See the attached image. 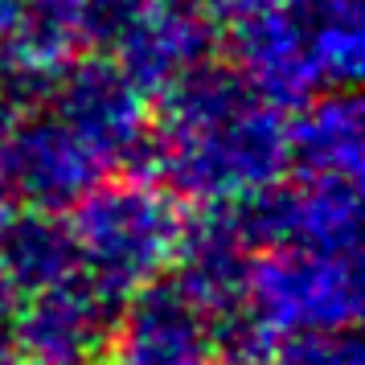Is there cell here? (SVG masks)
I'll use <instances>...</instances> for the list:
<instances>
[{"label":"cell","instance_id":"obj_18","mask_svg":"<svg viewBox=\"0 0 365 365\" xmlns=\"http://www.w3.org/2000/svg\"><path fill=\"white\" fill-rule=\"evenodd\" d=\"M86 365H103V361H86Z\"/></svg>","mask_w":365,"mask_h":365},{"label":"cell","instance_id":"obj_1","mask_svg":"<svg viewBox=\"0 0 365 365\" xmlns=\"http://www.w3.org/2000/svg\"><path fill=\"white\" fill-rule=\"evenodd\" d=\"M148 160L173 197L230 205L287 173L283 107L255 95L238 70L205 62L160 95Z\"/></svg>","mask_w":365,"mask_h":365},{"label":"cell","instance_id":"obj_10","mask_svg":"<svg viewBox=\"0 0 365 365\" xmlns=\"http://www.w3.org/2000/svg\"><path fill=\"white\" fill-rule=\"evenodd\" d=\"M255 250L242 238L230 205H201V217L185 222V238L177 250V287L197 304L201 312L222 316L247 304V275Z\"/></svg>","mask_w":365,"mask_h":365},{"label":"cell","instance_id":"obj_6","mask_svg":"<svg viewBox=\"0 0 365 365\" xmlns=\"http://www.w3.org/2000/svg\"><path fill=\"white\" fill-rule=\"evenodd\" d=\"M115 66L144 95H165L214 53V21L193 0H135L111 37Z\"/></svg>","mask_w":365,"mask_h":365},{"label":"cell","instance_id":"obj_17","mask_svg":"<svg viewBox=\"0 0 365 365\" xmlns=\"http://www.w3.org/2000/svg\"><path fill=\"white\" fill-rule=\"evenodd\" d=\"M0 365H25L17 336H13V324H0Z\"/></svg>","mask_w":365,"mask_h":365},{"label":"cell","instance_id":"obj_13","mask_svg":"<svg viewBox=\"0 0 365 365\" xmlns=\"http://www.w3.org/2000/svg\"><path fill=\"white\" fill-rule=\"evenodd\" d=\"M210 341H214V365H267V357L279 345V332L247 304H238L210 320Z\"/></svg>","mask_w":365,"mask_h":365},{"label":"cell","instance_id":"obj_12","mask_svg":"<svg viewBox=\"0 0 365 365\" xmlns=\"http://www.w3.org/2000/svg\"><path fill=\"white\" fill-rule=\"evenodd\" d=\"M0 259L13 271L25 296L78 275V247H74L70 222H62L53 210H29V205L4 210L0 214Z\"/></svg>","mask_w":365,"mask_h":365},{"label":"cell","instance_id":"obj_4","mask_svg":"<svg viewBox=\"0 0 365 365\" xmlns=\"http://www.w3.org/2000/svg\"><path fill=\"white\" fill-rule=\"evenodd\" d=\"M107 168L50 103L0 99V205L70 210Z\"/></svg>","mask_w":365,"mask_h":365},{"label":"cell","instance_id":"obj_2","mask_svg":"<svg viewBox=\"0 0 365 365\" xmlns=\"http://www.w3.org/2000/svg\"><path fill=\"white\" fill-rule=\"evenodd\" d=\"M177 197L144 177H103L70 205L78 271L111 299L165 275L185 238Z\"/></svg>","mask_w":365,"mask_h":365},{"label":"cell","instance_id":"obj_3","mask_svg":"<svg viewBox=\"0 0 365 365\" xmlns=\"http://www.w3.org/2000/svg\"><path fill=\"white\" fill-rule=\"evenodd\" d=\"M247 308L279 332H341L361 316V263L357 255L308 247L255 250L247 275Z\"/></svg>","mask_w":365,"mask_h":365},{"label":"cell","instance_id":"obj_5","mask_svg":"<svg viewBox=\"0 0 365 365\" xmlns=\"http://www.w3.org/2000/svg\"><path fill=\"white\" fill-rule=\"evenodd\" d=\"M46 103L78 132V140L99 156L107 173L132 168L135 160H148V95L115 62L74 58L53 78Z\"/></svg>","mask_w":365,"mask_h":365},{"label":"cell","instance_id":"obj_15","mask_svg":"<svg viewBox=\"0 0 365 365\" xmlns=\"http://www.w3.org/2000/svg\"><path fill=\"white\" fill-rule=\"evenodd\" d=\"M201 9L210 13V21H247L255 13H271V9H287V4H299V0H197Z\"/></svg>","mask_w":365,"mask_h":365},{"label":"cell","instance_id":"obj_16","mask_svg":"<svg viewBox=\"0 0 365 365\" xmlns=\"http://www.w3.org/2000/svg\"><path fill=\"white\" fill-rule=\"evenodd\" d=\"M21 299H25V292L17 287L13 271L4 267V259H0V324H13V316H17Z\"/></svg>","mask_w":365,"mask_h":365},{"label":"cell","instance_id":"obj_8","mask_svg":"<svg viewBox=\"0 0 365 365\" xmlns=\"http://www.w3.org/2000/svg\"><path fill=\"white\" fill-rule=\"evenodd\" d=\"M107 349L111 365H214L210 316L185 296L177 279L156 275L119 299Z\"/></svg>","mask_w":365,"mask_h":365},{"label":"cell","instance_id":"obj_9","mask_svg":"<svg viewBox=\"0 0 365 365\" xmlns=\"http://www.w3.org/2000/svg\"><path fill=\"white\" fill-rule=\"evenodd\" d=\"M230 53L238 78L275 107H299L324 91L312 58V37L304 4L255 13L230 25Z\"/></svg>","mask_w":365,"mask_h":365},{"label":"cell","instance_id":"obj_11","mask_svg":"<svg viewBox=\"0 0 365 365\" xmlns=\"http://www.w3.org/2000/svg\"><path fill=\"white\" fill-rule=\"evenodd\" d=\"M287 168L296 177L361 181L365 128L353 86H329L299 103V115L287 119Z\"/></svg>","mask_w":365,"mask_h":365},{"label":"cell","instance_id":"obj_7","mask_svg":"<svg viewBox=\"0 0 365 365\" xmlns=\"http://www.w3.org/2000/svg\"><path fill=\"white\" fill-rule=\"evenodd\" d=\"M115 312L119 299H111L78 271L21 299L13 336L25 365H86L99 361V353L107 349Z\"/></svg>","mask_w":365,"mask_h":365},{"label":"cell","instance_id":"obj_14","mask_svg":"<svg viewBox=\"0 0 365 365\" xmlns=\"http://www.w3.org/2000/svg\"><path fill=\"white\" fill-rule=\"evenodd\" d=\"M267 365H365L357 329L341 332H296L275 345Z\"/></svg>","mask_w":365,"mask_h":365}]
</instances>
